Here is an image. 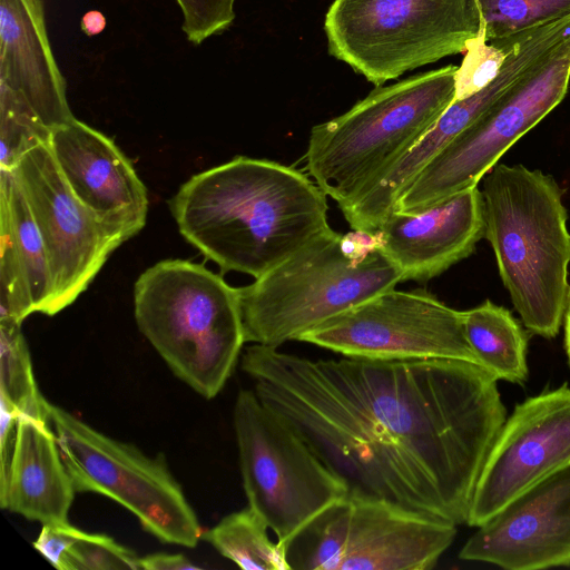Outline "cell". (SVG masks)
Listing matches in <instances>:
<instances>
[{
    "mask_svg": "<svg viewBox=\"0 0 570 570\" xmlns=\"http://www.w3.org/2000/svg\"><path fill=\"white\" fill-rule=\"evenodd\" d=\"M267 529L265 521L247 507L223 518L203 532V538L242 569L289 570L284 546L273 542Z\"/></svg>",
    "mask_w": 570,
    "mask_h": 570,
    "instance_id": "603a6c76",
    "label": "cell"
},
{
    "mask_svg": "<svg viewBox=\"0 0 570 570\" xmlns=\"http://www.w3.org/2000/svg\"><path fill=\"white\" fill-rule=\"evenodd\" d=\"M484 237L523 325L544 338L558 335L570 283V232L563 191L540 169L494 166L481 190Z\"/></svg>",
    "mask_w": 570,
    "mask_h": 570,
    "instance_id": "3957f363",
    "label": "cell"
},
{
    "mask_svg": "<svg viewBox=\"0 0 570 570\" xmlns=\"http://www.w3.org/2000/svg\"><path fill=\"white\" fill-rule=\"evenodd\" d=\"M49 148L75 196L121 244L144 228L147 189L112 139L75 118L52 130Z\"/></svg>",
    "mask_w": 570,
    "mask_h": 570,
    "instance_id": "2e32d148",
    "label": "cell"
},
{
    "mask_svg": "<svg viewBox=\"0 0 570 570\" xmlns=\"http://www.w3.org/2000/svg\"><path fill=\"white\" fill-rule=\"evenodd\" d=\"M254 392L285 417L348 492L466 523L507 419L498 379L460 360H311L253 344Z\"/></svg>",
    "mask_w": 570,
    "mask_h": 570,
    "instance_id": "6da1fadb",
    "label": "cell"
},
{
    "mask_svg": "<svg viewBox=\"0 0 570 570\" xmlns=\"http://www.w3.org/2000/svg\"><path fill=\"white\" fill-rule=\"evenodd\" d=\"M488 40L570 16V0H476Z\"/></svg>",
    "mask_w": 570,
    "mask_h": 570,
    "instance_id": "484cf974",
    "label": "cell"
},
{
    "mask_svg": "<svg viewBox=\"0 0 570 570\" xmlns=\"http://www.w3.org/2000/svg\"><path fill=\"white\" fill-rule=\"evenodd\" d=\"M570 466V387L518 404L487 456L466 524L480 527L518 497Z\"/></svg>",
    "mask_w": 570,
    "mask_h": 570,
    "instance_id": "5bb4252c",
    "label": "cell"
},
{
    "mask_svg": "<svg viewBox=\"0 0 570 570\" xmlns=\"http://www.w3.org/2000/svg\"><path fill=\"white\" fill-rule=\"evenodd\" d=\"M458 66L376 86L346 112L314 126L305 170L338 207L374 187L455 98Z\"/></svg>",
    "mask_w": 570,
    "mask_h": 570,
    "instance_id": "277c9868",
    "label": "cell"
},
{
    "mask_svg": "<svg viewBox=\"0 0 570 570\" xmlns=\"http://www.w3.org/2000/svg\"><path fill=\"white\" fill-rule=\"evenodd\" d=\"M181 14V29L196 46L220 35L233 24L236 0H176Z\"/></svg>",
    "mask_w": 570,
    "mask_h": 570,
    "instance_id": "f1b7e54d",
    "label": "cell"
},
{
    "mask_svg": "<svg viewBox=\"0 0 570 570\" xmlns=\"http://www.w3.org/2000/svg\"><path fill=\"white\" fill-rule=\"evenodd\" d=\"M459 558L507 570L570 567V466L478 527Z\"/></svg>",
    "mask_w": 570,
    "mask_h": 570,
    "instance_id": "9a60e30c",
    "label": "cell"
},
{
    "mask_svg": "<svg viewBox=\"0 0 570 570\" xmlns=\"http://www.w3.org/2000/svg\"><path fill=\"white\" fill-rule=\"evenodd\" d=\"M11 170L47 252L55 288L52 316L87 289L121 243L75 196L49 144L26 153Z\"/></svg>",
    "mask_w": 570,
    "mask_h": 570,
    "instance_id": "4fadbf2b",
    "label": "cell"
},
{
    "mask_svg": "<svg viewBox=\"0 0 570 570\" xmlns=\"http://www.w3.org/2000/svg\"><path fill=\"white\" fill-rule=\"evenodd\" d=\"M297 341L354 358L460 360L480 365L465 337L463 312L423 289L384 291Z\"/></svg>",
    "mask_w": 570,
    "mask_h": 570,
    "instance_id": "7c38bea8",
    "label": "cell"
},
{
    "mask_svg": "<svg viewBox=\"0 0 570 570\" xmlns=\"http://www.w3.org/2000/svg\"><path fill=\"white\" fill-rule=\"evenodd\" d=\"M563 327H564V348L567 353V357L570 364V295L567 305V309L563 317Z\"/></svg>",
    "mask_w": 570,
    "mask_h": 570,
    "instance_id": "836d02e7",
    "label": "cell"
},
{
    "mask_svg": "<svg viewBox=\"0 0 570 570\" xmlns=\"http://www.w3.org/2000/svg\"><path fill=\"white\" fill-rule=\"evenodd\" d=\"M47 411L76 491L116 501L165 543L198 544L203 530L197 514L163 454L150 458L50 402Z\"/></svg>",
    "mask_w": 570,
    "mask_h": 570,
    "instance_id": "30bf717a",
    "label": "cell"
},
{
    "mask_svg": "<svg viewBox=\"0 0 570 570\" xmlns=\"http://www.w3.org/2000/svg\"><path fill=\"white\" fill-rule=\"evenodd\" d=\"M140 569L144 570H198L202 567L193 563L184 554L153 553L139 559Z\"/></svg>",
    "mask_w": 570,
    "mask_h": 570,
    "instance_id": "1f68e13d",
    "label": "cell"
},
{
    "mask_svg": "<svg viewBox=\"0 0 570 570\" xmlns=\"http://www.w3.org/2000/svg\"><path fill=\"white\" fill-rule=\"evenodd\" d=\"M107 24L106 17L98 10L87 11L80 21L81 30L89 37L101 33Z\"/></svg>",
    "mask_w": 570,
    "mask_h": 570,
    "instance_id": "d6a6232c",
    "label": "cell"
},
{
    "mask_svg": "<svg viewBox=\"0 0 570 570\" xmlns=\"http://www.w3.org/2000/svg\"><path fill=\"white\" fill-rule=\"evenodd\" d=\"M570 30L421 171L395 210L417 213L478 186L500 158L566 97Z\"/></svg>",
    "mask_w": 570,
    "mask_h": 570,
    "instance_id": "8fae6325",
    "label": "cell"
},
{
    "mask_svg": "<svg viewBox=\"0 0 570 570\" xmlns=\"http://www.w3.org/2000/svg\"><path fill=\"white\" fill-rule=\"evenodd\" d=\"M233 423L248 507L265 521L278 543L347 494L345 482L254 390L238 392Z\"/></svg>",
    "mask_w": 570,
    "mask_h": 570,
    "instance_id": "9c48e42d",
    "label": "cell"
},
{
    "mask_svg": "<svg viewBox=\"0 0 570 570\" xmlns=\"http://www.w3.org/2000/svg\"><path fill=\"white\" fill-rule=\"evenodd\" d=\"M75 492L50 423L19 416L0 507L42 524L67 522Z\"/></svg>",
    "mask_w": 570,
    "mask_h": 570,
    "instance_id": "44dd1931",
    "label": "cell"
},
{
    "mask_svg": "<svg viewBox=\"0 0 570 570\" xmlns=\"http://www.w3.org/2000/svg\"><path fill=\"white\" fill-rule=\"evenodd\" d=\"M326 197L293 167L237 156L194 175L169 206L183 237L223 273L258 278L331 228Z\"/></svg>",
    "mask_w": 570,
    "mask_h": 570,
    "instance_id": "7a4b0ae2",
    "label": "cell"
},
{
    "mask_svg": "<svg viewBox=\"0 0 570 570\" xmlns=\"http://www.w3.org/2000/svg\"><path fill=\"white\" fill-rule=\"evenodd\" d=\"M139 559L106 534L83 531L68 550L62 570H140Z\"/></svg>",
    "mask_w": 570,
    "mask_h": 570,
    "instance_id": "83f0119b",
    "label": "cell"
},
{
    "mask_svg": "<svg viewBox=\"0 0 570 570\" xmlns=\"http://www.w3.org/2000/svg\"><path fill=\"white\" fill-rule=\"evenodd\" d=\"M51 132L18 92L0 82V169H13L26 153L49 144Z\"/></svg>",
    "mask_w": 570,
    "mask_h": 570,
    "instance_id": "d4e9b609",
    "label": "cell"
},
{
    "mask_svg": "<svg viewBox=\"0 0 570 570\" xmlns=\"http://www.w3.org/2000/svg\"><path fill=\"white\" fill-rule=\"evenodd\" d=\"M482 193L462 190L417 213L394 210L381 226L382 252L403 282L425 283L470 256L484 237Z\"/></svg>",
    "mask_w": 570,
    "mask_h": 570,
    "instance_id": "e0dca14e",
    "label": "cell"
},
{
    "mask_svg": "<svg viewBox=\"0 0 570 570\" xmlns=\"http://www.w3.org/2000/svg\"><path fill=\"white\" fill-rule=\"evenodd\" d=\"M465 337L480 365L498 380L522 384L528 377V337L512 314L487 299L463 312Z\"/></svg>",
    "mask_w": 570,
    "mask_h": 570,
    "instance_id": "7402d4cb",
    "label": "cell"
},
{
    "mask_svg": "<svg viewBox=\"0 0 570 570\" xmlns=\"http://www.w3.org/2000/svg\"><path fill=\"white\" fill-rule=\"evenodd\" d=\"M82 530L67 522L43 523L33 547L58 570H62L70 547L82 534Z\"/></svg>",
    "mask_w": 570,
    "mask_h": 570,
    "instance_id": "f546056e",
    "label": "cell"
},
{
    "mask_svg": "<svg viewBox=\"0 0 570 570\" xmlns=\"http://www.w3.org/2000/svg\"><path fill=\"white\" fill-rule=\"evenodd\" d=\"M341 246L346 257L361 263L371 254L382 249L383 234L381 229L374 232L353 229L350 233L342 234Z\"/></svg>",
    "mask_w": 570,
    "mask_h": 570,
    "instance_id": "4dcf8cb0",
    "label": "cell"
},
{
    "mask_svg": "<svg viewBox=\"0 0 570 570\" xmlns=\"http://www.w3.org/2000/svg\"><path fill=\"white\" fill-rule=\"evenodd\" d=\"M0 407L49 422L21 324L0 322Z\"/></svg>",
    "mask_w": 570,
    "mask_h": 570,
    "instance_id": "cb8c5ba5",
    "label": "cell"
},
{
    "mask_svg": "<svg viewBox=\"0 0 570 570\" xmlns=\"http://www.w3.org/2000/svg\"><path fill=\"white\" fill-rule=\"evenodd\" d=\"M482 18L476 0H334L327 49L375 86L464 53Z\"/></svg>",
    "mask_w": 570,
    "mask_h": 570,
    "instance_id": "52a82bcc",
    "label": "cell"
},
{
    "mask_svg": "<svg viewBox=\"0 0 570 570\" xmlns=\"http://www.w3.org/2000/svg\"><path fill=\"white\" fill-rule=\"evenodd\" d=\"M525 70L524 61L509 55L499 75L479 92L454 100L434 126L366 194L341 207L353 229L374 232L395 210L401 195L421 171L460 132L476 120Z\"/></svg>",
    "mask_w": 570,
    "mask_h": 570,
    "instance_id": "d6986e66",
    "label": "cell"
},
{
    "mask_svg": "<svg viewBox=\"0 0 570 570\" xmlns=\"http://www.w3.org/2000/svg\"><path fill=\"white\" fill-rule=\"evenodd\" d=\"M508 50L499 39L488 40L484 28L472 38L455 72V98L462 100L487 87L500 72Z\"/></svg>",
    "mask_w": 570,
    "mask_h": 570,
    "instance_id": "4316f807",
    "label": "cell"
},
{
    "mask_svg": "<svg viewBox=\"0 0 570 570\" xmlns=\"http://www.w3.org/2000/svg\"><path fill=\"white\" fill-rule=\"evenodd\" d=\"M0 82L18 92L51 131L75 119L42 0H0Z\"/></svg>",
    "mask_w": 570,
    "mask_h": 570,
    "instance_id": "ac0fdd59",
    "label": "cell"
},
{
    "mask_svg": "<svg viewBox=\"0 0 570 570\" xmlns=\"http://www.w3.org/2000/svg\"><path fill=\"white\" fill-rule=\"evenodd\" d=\"M0 322L51 316L53 281L33 215L12 170L0 169Z\"/></svg>",
    "mask_w": 570,
    "mask_h": 570,
    "instance_id": "ffe728a7",
    "label": "cell"
},
{
    "mask_svg": "<svg viewBox=\"0 0 570 570\" xmlns=\"http://www.w3.org/2000/svg\"><path fill=\"white\" fill-rule=\"evenodd\" d=\"M456 524L347 492L283 543L289 570H430Z\"/></svg>",
    "mask_w": 570,
    "mask_h": 570,
    "instance_id": "ba28073f",
    "label": "cell"
},
{
    "mask_svg": "<svg viewBox=\"0 0 570 570\" xmlns=\"http://www.w3.org/2000/svg\"><path fill=\"white\" fill-rule=\"evenodd\" d=\"M332 228L255 282L238 288L245 342L278 347L305 332L403 282L382 252L361 263L341 246Z\"/></svg>",
    "mask_w": 570,
    "mask_h": 570,
    "instance_id": "8992f818",
    "label": "cell"
},
{
    "mask_svg": "<svg viewBox=\"0 0 570 570\" xmlns=\"http://www.w3.org/2000/svg\"><path fill=\"white\" fill-rule=\"evenodd\" d=\"M134 304L139 331L171 372L214 399L246 343L238 288L203 264L165 259L140 274Z\"/></svg>",
    "mask_w": 570,
    "mask_h": 570,
    "instance_id": "5b68a950",
    "label": "cell"
}]
</instances>
